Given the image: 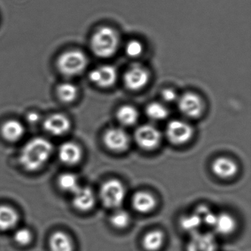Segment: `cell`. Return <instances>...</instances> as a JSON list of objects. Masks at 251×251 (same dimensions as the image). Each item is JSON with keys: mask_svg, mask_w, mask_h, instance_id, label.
Instances as JSON below:
<instances>
[{"mask_svg": "<svg viewBox=\"0 0 251 251\" xmlns=\"http://www.w3.org/2000/svg\"><path fill=\"white\" fill-rule=\"evenodd\" d=\"M52 151L53 147L48 139L42 137L33 138L23 147L19 160L25 170L36 172L49 161Z\"/></svg>", "mask_w": 251, "mask_h": 251, "instance_id": "1", "label": "cell"}, {"mask_svg": "<svg viewBox=\"0 0 251 251\" xmlns=\"http://www.w3.org/2000/svg\"><path fill=\"white\" fill-rule=\"evenodd\" d=\"M120 45V36L114 29L102 27L96 30L91 39V48L100 58L113 56Z\"/></svg>", "mask_w": 251, "mask_h": 251, "instance_id": "2", "label": "cell"}, {"mask_svg": "<svg viewBox=\"0 0 251 251\" xmlns=\"http://www.w3.org/2000/svg\"><path fill=\"white\" fill-rule=\"evenodd\" d=\"M86 55L77 50L66 51L57 60V67L61 74L67 77H75L81 74L87 67Z\"/></svg>", "mask_w": 251, "mask_h": 251, "instance_id": "3", "label": "cell"}, {"mask_svg": "<svg viewBox=\"0 0 251 251\" xmlns=\"http://www.w3.org/2000/svg\"><path fill=\"white\" fill-rule=\"evenodd\" d=\"M126 188L117 180H108L101 186L100 197L107 208H117L123 204L126 198Z\"/></svg>", "mask_w": 251, "mask_h": 251, "instance_id": "4", "label": "cell"}, {"mask_svg": "<svg viewBox=\"0 0 251 251\" xmlns=\"http://www.w3.org/2000/svg\"><path fill=\"white\" fill-rule=\"evenodd\" d=\"M135 139L137 145L142 149H155L159 145L161 135L156 127L150 125L140 126L135 133Z\"/></svg>", "mask_w": 251, "mask_h": 251, "instance_id": "5", "label": "cell"}, {"mask_svg": "<svg viewBox=\"0 0 251 251\" xmlns=\"http://www.w3.org/2000/svg\"><path fill=\"white\" fill-rule=\"evenodd\" d=\"M149 80V72L139 64L131 66L124 75L125 85L132 91L140 90L148 84Z\"/></svg>", "mask_w": 251, "mask_h": 251, "instance_id": "6", "label": "cell"}, {"mask_svg": "<svg viewBox=\"0 0 251 251\" xmlns=\"http://www.w3.org/2000/svg\"><path fill=\"white\" fill-rule=\"evenodd\" d=\"M192 127L188 123L180 120L170 122L166 129L167 138L175 145H183L192 138Z\"/></svg>", "mask_w": 251, "mask_h": 251, "instance_id": "7", "label": "cell"}, {"mask_svg": "<svg viewBox=\"0 0 251 251\" xmlns=\"http://www.w3.org/2000/svg\"><path fill=\"white\" fill-rule=\"evenodd\" d=\"M103 142L107 148L114 152H123L127 150L130 144L127 133L120 127H113L105 131Z\"/></svg>", "mask_w": 251, "mask_h": 251, "instance_id": "8", "label": "cell"}, {"mask_svg": "<svg viewBox=\"0 0 251 251\" xmlns=\"http://www.w3.org/2000/svg\"><path fill=\"white\" fill-rule=\"evenodd\" d=\"M180 112L190 118H197L202 114L203 104L198 95L194 93H186L177 99Z\"/></svg>", "mask_w": 251, "mask_h": 251, "instance_id": "9", "label": "cell"}, {"mask_svg": "<svg viewBox=\"0 0 251 251\" xmlns=\"http://www.w3.org/2000/svg\"><path fill=\"white\" fill-rule=\"evenodd\" d=\"M92 83L101 88H109L117 81V73L114 67L105 65L95 69L89 73Z\"/></svg>", "mask_w": 251, "mask_h": 251, "instance_id": "10", "label": "cell"}, {"mask_svg": "<svg viewBox=\"0 0 251 251\" xmlns=\"http://www.w3.org/2000/svg\"><path fill=\"white\" fill-rule=\"evenodd\" d=\"M217 242L209 233L195 232L192 233L187 244V251H216Z\"/></svg>", "mask_w": 251, "mask_h": 251, "instance_id": "11", "label": "cell"}, {"mask_svg": "<svg viewBox=\"0 0 251 251\" xmlns=\"http://www.w3.org/2000/svg\"><path fill=\"white\" fill-rule=\"evenodd\" d=\"M71 123L64 114H54L48 117L44 123L45 130L55 136H63L70 130Z\"/></svg>", "mask_w": 251, "mask_h": 251, "instance_id": "12", "label": "cell"}, {"mask_svg": "<svg viewBox=\"0 0 251 251\" xmlns=\"http://www.w3.org/2000/svg\"><path fill=\"white\" fill-rule=\"evenodd\" d=\"M73 195V205L79 211H89L95 205V194L90 188L80 186Z\"/></svg>", "mask_w": 251, "mask_h": 251, "instance_id": "13", "label": "cell"}, {"mask_svg": "<svg viewBox=\"0 0 251 251\" xmlns=\"http://www.w3.org/2000/svg\"><path fill=\"white\" fill-rule=\"evenodd\" d=\"M58 157L60 161L67 165H75L81 159V149L74 142H64L58 149Z\"/></svg>", "mask_w": 251, "mask_h": 251, "instance_id": "14", "label": "cell"}, {"mask_svg": "<svg viewBox=\"0 0 251 251\" xmlns=\"http://www.w3.org/2000/svg\"><path fill=\"white\" fill-rule=\"evenodd\" d=\"M213 173L220 178H229L233 177L238 171L237 165L230 158H218L214 160L211 166Z\"/></svg>", "mask_w": 251, "mask_h": 251, "instance_id": "15", "label": "cell"}, {"mask_svg": "<svg viewBox=\"0 0 251 251\" xmlns=\"http://www.w3.org/2000/svg\"><path fill=\"white\" fill-rule=\"evenodd\" d=\"M132 204L134 209L139 212L148 213L154 209L156 201L149 192H139L133 197Z\"/></svg>", "mask_w": 251, "mask_h": 251, "instance_id": "16", "label": "cell"}, {"mask_svg": "<svg viewBox=\"0 0 251 251\" xmlns=\"http://www.w3.org/2000/svg\"><path fill=\"white\" fill-rule=\"evenodd\" d=\"M50 251H74V244L70 236L62 231L52 233L50 239Z\"/></svg>", "mask_w": 251, "mask_h": 251, "instance_id": "17", "label": "cell"}, {"mask_svg": "<svg viewBox=\"0 0 251 251\" xmlns=\"http://www.w3.org/2000/svg\"><path fill=\"white\" fill-rule=\"evenodd\" d=\"M1 133L6 140L16 142L21 139L24 135V126L17 120H8L2 125Z\"/></svg>", "mask_w": 251, "mask_h": 251, "instance_id": "18", "label": "cell"}, {"mask_svg": "<svg viewBox=\"0 0 251 251\" xmlns=\"http://www.w3.org/2000/svg\"><path fill=\"white\" fill-rule=\"evenodd\" d=\"M19 221L17 211L9 205H0V230L14 228Z\"/></svg>", "mask_w": 251, "mask_h": 251, "instance_id": "19", "label": "cell"}, {"mask_svg": "<svg viewBox=\"0 0 251 251\" xmlns=\"http://www.w3.org/2000/svg\"><path fill=\"white\" fill-rule=\"evenodd\" d=\"M236 225V221L232 216L226 213H222L216 216L212 227H214L217 233L227 235L234 230Z\"/></svg>", "mask_w": 251, "mask_h": 251, "instance_id": "20", "label": "cell"}, {"mask_svg": "<svg viewBox=\"0 0 251 251\" xmlns=\"http://www.w3.org/2000/svg\"><path fill=\"white\" fill-rule=\"evenodd\" d=\"M117 117L120 124L125 126H131L137 123L139 113L134 107L124 105L117 111Z\"/></svg>", "mask_w": 251, "mask_h": 251, "instance_id": "21", "label": "cell"}, {"mask_svg": "<svg viewBox=\"0 0 251 251\" xmlns=\"http://www.w3.org/2000/svg\"><path fill=\"white\" fill-rule=\"evenodd\" d=\"M164 233L160 230H152L145 235L142 241L147 251H158L164 244Z\"/></svg>", "mask_w": 251, "mask_h": 251, "instance_id": "22", "label": "cell"}, {"mask_svg": "<svg viewBox=\"0 0 251 251\" xmlns=\"http://www.w3.org/2000/svg\"><path fill=\"white\" fill-rule=\"evenodd\" d=\"M57 95L62 102H73L78 95L77 86L70 82H64L60 83L56 89Z\"/></svg>", "mask_w": 251, "mask_h": 251, "instance_id": "23", "label": "cell"}, {"mask_svg": "<svg viewBox=\"0 0 251 251\" xmlns=\"http://www.w3.org/2000/svg\"><path fill=\"white\" fill-rule=\"evenodd\" d=\"M58 184L62 190L72 194L80 186L77 176L71 173L61 174L58 177Z\"/></svg>", "mask_w": 251, "mask_h": 251, "instance_id": "24", "label": "cell"}, {"mask_svg": "<svg viewBox=\"0 0 251 251\" xmlns=\"http://www.w3.org/2000/svg\"><path fill=\"white\" fill-rule=\"evenodd\" d=\"M202 225V221L199 216L194 212L193 214H188L182 217L180 220V226L183 230L189 232L191 234L198 232V229Z\"/></svg>", "mask_w": 251, "mask_h": 251, "instance_id": "25", "label": "cell"}, {"mask_svg": "<svg viewBox=\"0 0 251 251\" xmlns=\"http://www.w3.org/2000/svg\"><path fill=\"white\" fill-rule=\"evenodd\" d=\"M147 115L154 120H164L168 115L167 108L162 104L158 102H152L146 108Z\"/></svg>", "mask_w": 251, "mask_h": 251, "instance_id": "26", "label": "cell"}, {"mask_svg": "<svg viewBox=\"0 0 251 251\" xmlns=\"http://www.w3.org/2000/svg\"><path fill=\"white\" fill-rule=\"evenodd\" d=\"M111 225L114 227L119 229L125 228L128 226L130 222V216L128 213L124 210L116 211L110 219Z\"/></svg>", "mask_w": 251, "mask_h": 251, "instance_id": "27", "label": "cell"}, {"mask_svg": "<svg viewBox=\"0 0 251 251\" xmlns=\"http://www.w3.org/2000/svg\"><path fill=\"white\" fill-rule=\"evenodd\" d=\"M195 213L199 216L202 223H205L207 226H213L217 214L213 213L208 207L201 205L197 208Z\"/></svg>", "mask_w": 251, "mask_h": 251, "instance_id": "28", "label": "cell"}, {"mask_svg": "<svg viewBox=\"0 0 251 251\" xmlns=\"http://www.w3.org/2000/svg\"><path fill=\"white\" fill-rule=\"evenodd\" d=\"M33 235L31 231L27 227H21L14 233V240L19 245L25 246L31 242Z\"/></svg>", "mask_w": 251, "mask_h": 251, "instance_id": "29", "label": "cell"}, {"mask_svg": "<svg viewBox=\"0 0 251 251\" xmlns=\"http://www.w3.org/2000/svg\"><path fill=\"white\" fill-rule=\"evenodd\" d=\"M143 50V45L137 40L130 41L126 47V54L130 58H137L140 56Z\"/></svg>", "mask_w": 251, "mask_h": 251, "instance_id": "30", "label": "cell"}, {"mask_svg": "<svg viewBox=\"0 0 251 251\" xmlns=\"http://www.w3.org/2000/svg\"><path fill=\"white\" fill-rule=\"evenodd\" d=\"M163 100L167 102H173L177 100V93L173 89H166L161 93Z\"/></svg>", "mask_w": 251, "mask_h": 251, "instance_id": "31", "label": "cell"}, {"mask_svg": "<svg viewBox=\"0 0 251 251\" xmlns=\"http://www.w3.org/2000/svg\"><path fill=\"white\" fill-rule=\"evenodd\" d=\"M27 120L29 123H36L40 120V116L38 113L30 112L27 114Z\"/></svg>", "mask_w": 251, "mask_h": 251, "instance_id": "32", "label": "cell"}]
</instances>
